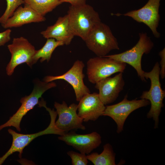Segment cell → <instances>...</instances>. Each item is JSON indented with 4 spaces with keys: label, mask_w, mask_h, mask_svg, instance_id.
<instances>
[{
    "label": "cell",
    "mask_w": 165,
    "mask_h": 165,
    "mask_svg": "<svg viewBox=\"0 0 165 165\" xmlns=\"http://www.w3.org/2000/svg\"><path fill=\"white\" fill-rule=\"evenodd\" d=\"M67 15L74 36L83 41L93 28L101 21L98 13L92 6L86 3L78 6L71 5Z\"/></svg>",
    "instance_id": "1"
},
{
    "label": "cell",
    "mask_w": 165,
    "mask_h": 165,
    "mask_svg": "<svg viewBox=\"0 0 165 165\" xmlns=\"http://www.w3.org/2000/svg\"><path fill=\"white\" fill-rule=\"evenodd\" d=\"M44 107L49 112L50 117V122L49 126L45 130L38 133L31 134H23L17 133L12 129L8 131L12 137V145L9 149L2 157H0V165H2L6 159L13 153H19V156L21 158L23 150L24 148L36 138L42 135L54 134L62 135L65 133L58 128L55 124L56 119L57 115L56 111L47 107L46 102H42L40 105Z\"/></svg>",
    "instance_id": "2"
},
{
    "label": "cell",
    "mask_w": 165,
    "mask_h": 165,
    "mask_svg": "<svg viewBox=\"0 0 165 165\" xmlns=\"http://www.w3.org/2000/svg\"><path fill=\"white\" fill-rule=\"evenodd\" d=\"M160 64L156 62L150 71L144 72V77L145 79H150L151 86L149 90L143 91L140 97L141 99L148 100L151 104V108L147 117L148 118H153L155 122V129L158 127L159 116L164 106L163 101L165 97V91L162 89L160 82Z\"/></svg>",
    "instance_id": "3"
},
{
    "label": "cell",
    "mask_w": 165,
    "mask_h": 165,
    "mask_svg": "<svg viewBox=\"0 0 165 165\" xmlns=\"http://www.w3.org/2000/svg\"><path fill=\"white\" fill-rule=\"evenodd\" d=\"M84 41L88 49L98 57L105 56L112 50L119 49L110 28L101 21L93 28Z\"/></svg>",
    "instance_id": "4"
},
{
    "label": "cell",
    "mask_w": 165,
    "mask_h": 165,
    "mask_svg": "<svg viewBox=\"0 0 165 165\" xmlns=\"http://www.w3.org/2000/svg\"><path fill=\"white\" fill-rule=\"evenodd\" d=\"M139 38L137 43L131 49L119 53L104 57L128 64L136 70L141 80L146 81L144 76V71L141 67L142 57L144 54L150 52L154 46V43L146 33H139Z\"/></svg>",
    "instance_id": "5"
},
{
    "label": "cell",
    "mask_w": 165,
    "mask_h": 165,
    "mask_svg": "<svg viewBox=\"0 0 165 165\" xmlns=\"http://www.w3.org/2000/svg\"><path fill=\"white\" fill-rule=\"evenodd\" d=\"M56 84L53 81L46 82L39 80H36L31 93L20 100L21 105L18 110L6 122L0 125V131L10 127H15L19 132L21 131L20 123L22 118L30 110L38 104L39 99L48 90L56 87Z\"/></svg>",
    "instance_id": "6"
},
{
    "label": "cell",
    "mask_w": 165,
    "mask_h": 165,
    "mask_svg": "<svg viewBox=\"0 0 165 165\" xmlns=\"http://www.w3.org/2000/svg\"><path fill=\"white\" fill-rule=\"evenodd\" d=\"M127 64L109 57H98L91 58L86 63V74L89 81L96 83L116 73H123Z\"/></svg>",
    "instance_id": "7"
},
{
    "label": "cell",
    "mask_w": 165,
    "mask_h": 165,
    "mask_svg": "<svg viewBox=\"0 0 165 165\" xmlns=\"http://www.w3.org/2000/svg\"><path fill=\"white\" fill-rule=\"evenodd\" d=\"M7 47L11 54V59L6 68L8 75H11L15 68L20 64L26 63L30 67L34 64L33 57L36 50L26 38H14Z\"/></svg>",
    "instance_id": "8"
},
{
    "label": "cell",
    "mask_w": 165,
    "mask_h": 165,
    "mask_svg": "<svg viewBox=\"0 0 165 165\" xmlns=\"http://www.w3.org/2000/svg\"><path fill=\"white\" fill-rule=\"evenodd\" d=\"M127 98L128 95L126 94L119 102L106 106L103 113V116H109L115 121L117 126L116 131L119 134L123 130L124 123L131 112L150 104L149 101L145 99L129 100Z\"/></svg>",
    "instance_id": "9"
},
{
    "label": "cell",
    "mask_w": 165,
    "mask_h": 165,
    "mask_svg": "<svg viewBox=\"0 0 165 165\" xmlns=\"http://www.w3.org/2000/svg\"><path fill=\"white\" fill-rule=\"evenodd\" d=\"M84 66L82 61L77 60L71 68L64 74L58 76H46L44 78L43 81L47 82L59 79L66 81L72 87L76 100L79 101L84 95L90 93L89 89L83 81L85 75L83 69Z\"/></svg>",
    "instance_id": "10"
},
{
    "label": "cell",
    "mask_w": 165,
    "mask_h": 165,
    "mask_svg": "<svg viewBox=\"0 0 165 165\" xmlns=\"http://www.w3.org/2000/svg\"><path fill=\"white\" fill-rule=\"evenodd\" d=\"M161 0H148L142 8L129 11L123 15L145 24L150 29L156 38H159L160 34L157 29L160 20L159 9Z\"/></svg>",
    "instance_id": "11"
},
{
    "label": "cell",
    "mask_w": 165,
    "mask_h": 165,
    "mask_svg": "<svg viewBox=\"0 0 165 165\" xmlns=\"http://www.w3.org/2000/svg\"><path fill=\"white\" fill-rule=\"evenodd\" d=\"M54 107L58 116V119L55 122L58 128L65 133L73 130L86 129L85 127L82 124L83 119L79 116L77 112L78 105L72 103L68 106L64 101L62 104L55 102Z\"/></svg>",
    "instance_id": "12"
},
{
    "label": "cell",
    "mask_w": 165,
    "mask_h": 165,
    "mask_svg": "<svg viewBox=\"0 0 165 165\" xmlns=\"http://www.w3.org/2000/svg\"><path fill=\"white\" fill-rule=\"evenodd\" d=\"M59 140L72 146L82 153L89 154L101 143L100 135L96 132L86 134H79L73 132L60 135Z\"/></svg>",
    "instance_id": "13"
},
{
    "label": "cell",
    "mask_w": 165,
    "mask_h": 165,
    "mask_svg": "<svg viewBox=\"0 0 165 165\" xmlns=\"http://www.w3.org/2000/svg\"><path fill=\"white\" fill-rule=\"evenodd\" d=\"M125 81L122 72H119L112 77H109L98 82L95 88L99 90V97L105 105L113 103L123 90Z\"/></svg>",
    "instance_id": "14"
},
{
    "label": "cell",
    "mask_w": 165,
    "mask_h": 165,
    "mask_svg": "<svg viewBox=\"0 0 165 165\" xmlns=\"http://www.w3.org/2000/svg\"><path fill=\"white\" fill-rule=\"evenodd\" d=\"M79 101L77 114L83 121H95L103 116L105 106L100 100L98 93L87 94Z\"/></svg>",
    "instance_id": "15"
},
{
    "label": "cell",
    "mask_w": 165,
    "mask_h": 165,
    "mask_svg": "<svg viewBox=\"0 0 165 165\" xmlns=\"http://www.w3.org/2000/svg\"><path fill=\"white\" fill-rule=\"evenodd\" d=\"M46 18L33 10L29 5L18 7L12 16L2 25L4 28L8 29L21 26L32 23H39L45 21Z\"/></svg>",
    "instance_id": "16"
},
{
    "label": "cell",
    "mask_w": 165,
    "mask_h": 165,
    "mask_svg": "<svg viewBox=\"0 0 165 165\" xmlns=\"http://www.w3.org/2000/svg\"><path fill=\"white\" fill-rule=\"evenodd\" d=\"M45 38H53L69 45L75 36L69 25L68 15L58 18L53 25L49 26L40 33Z\"/></svg>",
    "instance_id": "17"
},
{
    "label": "cell",
    "mask_w": 165,
    "mask_h": 165,
    "mask_svg": "<svg viewBox=\"0 0 165 165\" xmlns=\"http://www.w3.org/2000/svg\"><path fill=\"white\" fill-rule=\"evenodd\" d=\"M116 154L112 145L107 143L103 146L100 154L95 152L86 156L88 160L94 165H115Z\"/></svg>",
    "instance_id": "18"
},
{
    "label": "cell",
    "mask_w": 165,
    "mask_h": 165,
    "mask_svg": "<svg viewBox=\"0 0 165 165\" xmlns=\"http://www.w3.org/2000/svg\"><path fill=\"white\" fill-rule=\"evenodd\" d=\"M64 45L61 41H58L53 38L47 39V40L40 49L36 50L33 57V64L36 63L40 59L42 63L45 61L47 62L50 60L52 54L55 50L58 47Z\"/></svg>",
    "instance_id": "19"
},
{
    "label": "cell",
    "mask_w": 165,
    "mask_h": 165,
    "mask_svg": "<svg viewBox=\"0 0 165 165\" xmlns=\"http://www.w3.org/2000/svg\"><path fill=\"white\" fill-rule=\"evenodd\" d=\"M25 3L29 5L40 15L44 16L62 3L59 0H24Z\"/></svg>",
    "instance_id": "20"
},
{
    "label": "cell",
    "mask_w": 165,
    "mask_h": 165,
    "mask_svg": "<svg viewBox=\"0 0 165 165\" xmlns=\"http://www.w3.org/2000/svg\"><path fill=\"white\" fill-rule=\"evenodd\" d=\"M7 6L3 15L0 17V24H4L13 15L16 9L23 4H24V0H5Z\"/></svg>",
    "instance_id": "21"
},
{
    "label": "cell",
    "mask_w": 165,
    "mask_h": 165,
    "mask_svg": "<svg viewBox=\"0 0 165 165\" xmlns=\"http://www.w3.org/2000/svg\"><path fill=\"white\" fill-rule=\"evenodd\" d=\"M67 154L71 158L73 165H86L88 163L86 154L79 153L73 151H68Z\"/></svg>",
    "instance_id": "22"
},
{
    "label": "cell",
    "mask_w": 165,
    "mask_h": 165,
    "mask_svg": "<svg viewBox=\"0 0 165 165\" xmlns=\"http://www.w3.org/2000/svg\"><path fill=\"white\" fill-rule=\"evenodd\" d=\"M12 31L10 28L0 32V46H4L9 42L11 38Z\"/></svg>",
    "instance_id": "23"
},
{
    "label": "cell",
    "mask_w": 165,
    "mask_h": 165,
    "mask_svg": "<svg viewBox=\"0 0 165 165\" xmlns=\"http://www.w3.org/2000/svg\"><path fill=\"white\" fill-rule=\"evenodd\" d=\"M161 58L160 64L161 69L160 71V75L162 79L165 77V48H163L159 53Z\"/></svg>",
    "instance_id": "24"
},
{
    "label": "cell",
    "mask_w": 165,
    "mask_h": 165,
    "mask_svg": "<svg viewBox=\"0 0 165 165\" xmlns=\"http://www.w3.org/2000/svg\"><path fill=\"white\" fill-rule=\"evenodd\" d=\"M62 3L67 2L70 3L71 6H78L86 4V0H59Z\"/></svg>",
    "instance_id": "25"
}]
</instances>
